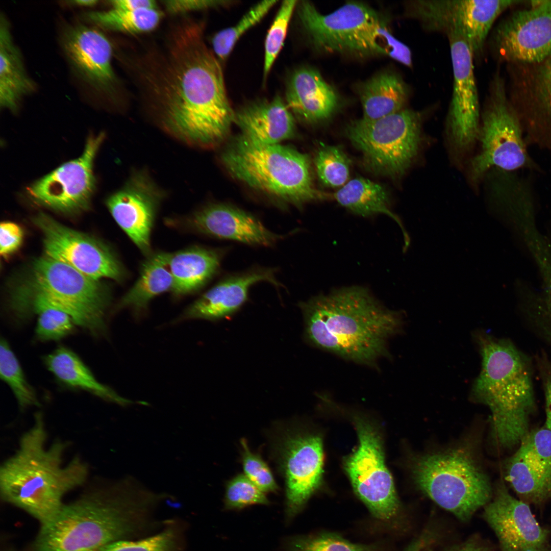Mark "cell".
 Masks as SVG:
<instances>
[{
  "mask_svg": "<svg viewBox=\"0 0 551 551\" xmlns=\"http://www.w3.org/2000/svg\"><path fill=\"white\" fill-rule=\"evenodd\" d=\"M173 21L161 45L127 57L138 94L164 129L191 145L206 146L227 135L235 112L220 61L204 39L203 22Z\"/></svg>",
  "mask_w": 551,
  "mask_h": 551,
  "instance_id": "6da1fadb",
  "label": "cell"
},
{
  "mask_svg": "<svg viewBox=\"0 0 551 551\" xmlns=\"http://www.w3.org/2000/svg\"><path fill=\"white\" fill-rule=\"evenodd\" d=\"M304 336L311 345L344 359L375 366L388 356V340L400 331L397 312L382 305L363 287L315 296L299 304Z\"/></svg>",
  "mask_w": 551,
  "mask_h": 551,
  "instance_id": "7a4b0ae2",
  "label": "cell"
},
{
  "mask_svg": "<svg viewBox=\"0 0 551 551\" xmlns=\"http://www.w3.org/2000/svg\"><path fill=\"white\" fill-rule=\"evenodd\" d=\"M122 482L93 486L64 504L41 524L33 551H98L147 528L156 498L147 493L128 492Z\"/></svg>",
  "mask_w": 551,
  "mask_h": 551,
  "instance_id": "3957f363",
  "label": "cell"
},
{
  "mask_svg": "<svg viewBox=\"0 0 551 551\" xmlns=\"http://www.w3.org/2000/svg\"><path fill=\"white\" fill-rule=\"evenodd\" d=\"M47 439L43 416L36 413L32 427L21 436L16 452L0 467L2 498L41 524L59 512L64 495L83 485L89 473L88 465L78 457L63 465L67 444L57 440L47 447Z\"/></svg>",
  "mask_w": 551,
  "mask_h": 551,
  "instance_id": "277c9868",
  "label": "cell"
},
{
  "mask_svg": "<svg viewBox=\"0 0 551 551\" xmlns=\"http://www.w3.org/2000/svg\"><path fill=\"white\" fill-rule=\"evenodd\" d=\"M482 370L472 394L490 410L491 435L503 449L518 446L531 431L535 398L531 375L522 356L509 342L486 334L478 337Z\"/></svg>",
  "mask_w": 551,
  "mask_h": 551,
  "instance_id": "5b68a950",
  "label": "cell"
},
{
  "mask_svg": "<svg viewBox=\"0 0 551 551\" xmlns=\"http://www.w3.org/2000/svg\"><path fill=\"white\" fill-rule=\"evenodd\" d=\"M221 160L233 178L281 201L299 206L330 197L315 189L308 156L293 148L261 144L241 135Z\"/></svg>",
  "mask_w": 551,
  "mask_h": 551,
  "instance_id": "8992f818",
  "label": "cell"
},
{
  "mask_svg": "<svg viewBox=\"0 0 551 551\" xmlns=\"http://www.w3.org/2000/svg\"><path fill=\"white\" fill-rule=\"evenodd\" d=\"M413 477L416 486L438 505L462 521L491 499L486 475L465 448L415 457Z\"/></svg>",
  "mask_w": 551,
  "mask_h": 551,
  "instance_id": "52a82bcc",
  "label": "cell"
},
{
  "mask_svg": "<svg viewBox=\"0 0 551 551\" xmlns=\"http://www.w3.org/2000/svg\"><path fill=\"white\" fill-rule=\"evenodd\" d=\"M477 142L479 151L470 159L468 170L473 185L478 184L493 168L510 172L530 163L520 119L498 71L490 82L481 113Z\"/></svg>",
  "mask_w": 551,
  "mask_h": 551,
  "instance_id": "ba28073f",
  "label": "cell"
},
{
  "mask_svg": "<svg viewBox=\"0 0 551 551\" xmlns=\"http://www.w3.org/2000/svg\"><path fill=\"white\" fill-rule=\"evenodd\" d=\"M423 119L421 112L405 108L375 120L353 121L345 132L370 170L399 178L419 153Z\"/></svg>",
  "mask_w": 551,
  "mask_h": 551,
  "instance_id": "9c48e42d",
  "label": "cell"
},
{
  "mask_svg": "<svg viewBox=\"0 0 551 551\" xmlns=\"http://www.w3.org/2000/svg\"><path fill=\"white\" fill-rule=\"evenodd\" d=\"M32 287L68 313L76 324L94 336L106 331L107 290L98 280L47 256L33 267Z\"/></svg>",
  "mask_w": 551,
  "mask_h": 551,
  "instance_id": "30bf717a",
  "label": "cell"
},
{
  "mask_svg": "<svg viewBox=\"0 0 551 551\" xmlns=\"http://www.w3.org/2000/svg\"><path fill=\"white\" fill-rule=\"evenodd\" d=\"M297 5L302 28L318 51L362 57L377 55L374 39L383 19L371 7L349 2L325 15L308 1Z\"/></svg>",
  "mask_w": 551,
  "mask_h": 551,
  "instance_id": "8fae6325",
  "label": "cell"
},
{
  "mask_svg": "<svg viewBox=\"0 0 551 551\" xmlns=\"http://www.w3.org/2000/svg\"><path fill=\"white\" fill-rule=\"evenodd\" d=\"M523 1L416 0L409 4L410 16L425 31L447 36L461 35L469 44L474 61L482 57L489 34L505 11Z\"/></svg>",
  "mask_w": 551,
  "mask_h": 551,
  "instance_id": "7c38bea8",
  "label": "cell"
},
{
  "mask_svg": "<svg viewBox=\"0 0 551 551\" xmlns=\"http://www.w3.org/2000/svg\"><path fill=\"white\" fill-rule=\"evenodd\" d=\"M359 444L344 466L354 490L377 518L388 521L399 509L392 477L385 462L381 438L364 418L355 419Z\"/></svg>",
  "mask_w": 551,
  "mask_h": 551,
  "instance_id": "4fadbf2b",
  "label": "cell"
},
{
  "mask_svg": "<svg viewBox=\"0 0 551 551\" xmlns=\"http://www.w3.org/2000/svg\"><path fill=\"white\" fill-rule=\"evenodd\" d=\"M447 37L453 83L446 116V136L450 155L460 163L477 142L481 110L471 48L460 35L453 34Z\"/></svg>",
  "mask_w": 551,
  "mask_h": 551,
  "instance_id": "5bb4252c",
  "label": "cell"
},
{
  "mask_svg": "<svg viewBox=\"0 0 551 551\" xmlns=\"http://www.w3.org/2000/svg\"><path fill=\"white\" fill-rule=\"evenodd\" d=\"M512 12L493 29L489 46L498 61L509 65L539 63L551 56V0L532 1Z\"/></svg>",
  "mask_w": 551,
  "mask_h": 551,
  "instance_id": "9a60e30c",
  "label": "cell"
},
{
  "mask_svg": "<svg viewBox=\"0 0 551 551\" xmlns=\"http://www.w3.org/2000/svg\"><path fill=\"white\" fill-rule=\"evenodd\" d=\"M274 444L285 483L286 512L291 518L320 486L322 478V440L318 435L288 428Z\"/></svg>",
  "mask_w": 551,
  "mask_h": 551,
  "instance_id": "2e32d148",
  "label": "cell"
},
{
  "mask_svg": "<svg viewBox=\"0 0 551 551\" xmlns=\"http://www.w3.org/2000/svg\"><path fill=\"white\" fill-rule=\"evenodd\" d=\"M43 235L46 256L62 262L95 280L121 281L123 269L106 244L69 228L43 213L33 219Z\"/></svg>",
  "mask_w": 551,
  "mask_h": 551,
  "instance_id": "e0dca14e",
  "label": "cell"
},
{
  "mask_svg": "<svg viewBox=\"0 0 551 551\" xmlns=\"http://www.w3.org/2000/svg\"><path fill=\"white\" fill-rule=\"evenodd\" d=\"M104 135L91 136L79 158L66 162L28 189L36 203L65 213L86 209L95 188L94 160Z\"/></svg>",
  "mask_w": 551,
  "mask_h": 551,
  "instance_id": "ac0fdd59",
  "label": "cell"
},
{
  "mask_svg": "<svg viewBox=\"0 0 551 551\" xmlns=\"http://www.w3.org/2000/svg\"><path fill=\"white\" fill-rule=\"evenodd\" d=\"M61 45L79 80L101 95L117 98L120 83L112 66V45L100 30L82 24L71 26L63 33Z\"/></svg>",
  "mask_w": 551,
  "mask_h": 551,
  "instance_id": "d6986e66",
  "label": "cell"
},
{
  "mask_svg": "<svg viewBox=\"0 0 551 551\" xmlns=\"http://www.w3.org/2000/svg\"><path fill=\"white\" fill-rule=\"evenodd\" d=\"M483 516L502 551H549V533L534 516L529 504L512 495L505 484L496 486Z\"/></svg>",
  "mask_w": 551,
  "mask_h": 551,
  "instance_id": "ffe728a7",
  "label": "cell"
},
{
  "mask_svg": "<svg viewBox=\"0 0 551 551\" xmlns=\"http://www.w3.org/2000/svg\"><path fill=\"white\" fill-rule=\"evenodd\" d=\"M163 196L147 172L138 171L106 201L115 221L147 256L152 253V230Z\"/></svg>",
  "mask_w": 551,
  "mask_h": 551,
  "instance_id": "44dd1931",
  "label": "cell"
},
{
  "mask_svg": "<svg viewBox=\"0 0 551 551\" xmlns=\"http://www.w3.org/2000/svg\"><path fill=\"white\" fill-rule=\"evenodd\" d=\"M506 479L519 499L540 504L551 499V432L531 431L506 463Z\"/></svg>",
  "mask_w": 551,
  "mask_h": 551,
  "instance_id": "7402d4cb",
  "label": "cell"
},
{
  "mask_svg": "<svg viewBox=\"0 0 551 551\" xmlns=\"http://www.w3.org/2000/svg\"><path fill=\"white\" fill-rule=\"evenodd\" d=\"M184 224L201 234L252 245L271 246L284 237L270 231L251 214L221 204L196 210L184 219Z\"/></svg>",
  "mask_w": 551,
  "mask_h": 551,
  "instance_id": "603a6c76",
  "label": "cell"
},
{
  "mask_svg": "<svg viewBox=\"0 0 551 551\" xmlns=\"http://www.w3.org/2000/svg\"><path fill=\"white\" fill-rule=\"evenodd\" d=\"M274 273L273 269L255 268L227 277L190 305L182 318L216 321L228 317L246 302L253 285L265 281L279 286Z\"/></svg>",
  "mask_w": 551,
  "mask_h": 551,
  "instance_id": "cb8c5ba5",
  "label": "cell"
},
{
  "mask_svg": "<svg viewBox=\"0 0 551 551\" xmlns=\"http://www.w3.org/2000/svg\"><path fill=\"white\" fill-rule=\"evenodd\" d=\"M286 101L297 117L307 122L315 123L331 117L338 109L341 99L318 70L305 67L290 76L286 87Z\"/></svg>",
  "mask_w": 551,
  "mask_h": 551,
  "instance_id": "d4e9b609",
  "label": "cell"
},
{
  "mask_svg": "<svg viewBox=\"0 0 551 551\" xmlns=\"http://www.w3.org/2000/svg\"><path fill=\"white\" fill-rule=\"evenodd\" d=\"M234 122L242 135L263 144H279L295 132L293 116L279 95L248 103L235 113Z\"/></svg>",
  "mask_w": 551,
  "mask_h": 551,
  "instance_id": "484cf974",
  "label": "cell"
},
{
  "mask_svg": "<svg viewBox=\"0 0 551 551\" xmlns=\"http://www.w3.org/2000/svg\"><path fill=\"white\" fill-rule=\"evenodd\" d=\"M220 249L194 246L168 254L175 297L194 293L217 272L223 256Z\"/></svg>",
  "mask_w": 551,
  "mask_h": 551,
  "instance_id": "4316f807",
  "label": "cell"
},
{
  "mask_svg": "<svg viewBox=\"0 0 551 551\" xmlns=\"http://www.w3.org/2000/svg\"><path fill=\"white\" fill-rule=\"evenodd\" d=\"M46 367L62 385L84 390L104 400L120 405L131 402L99 382L80 358L70 349L60 346L43 357Z\"/></svg>",
  "mask_w": 551,
  "mask_h": 551,
  "instance_id": "83f0119b",
  "label": "cell"
},
{
  "mask_svg": "<svg viewBox=\"0 0 551 551\" xmlns=\"http://www.w3.org/2000/svg\"><path fill=\"white\" fill-rule=\"evenodd\" d=\"M5 17L0 20V106L15 111L20 99L34 90Z\"/></svg>",
  "mask_w": 551,
  "mask_h": 551,
  "instance_id": "f1b7e54d",
  "label": "cell"
},
{
  "mask_svg": "<svg viewBox=\"0 0 551 551\" xmlns=\"http://www.w3.org/2000/svg\"><path fill=\"white\" fill-rule=\"evenodd\" d=\"M362 104V118L372 120L405 109L410 94L408 85L393 71L378 73L361 83L358 88Z\"/></svg>",
  "mask_w": 551,
  "mask_h": 551,
  "instance_id": "f546056e",
  "label": "cell"
},
{
  "mask_svg": "<svg viewBox=\"0 0 551 551\" xmlns=\"http://www.w3.org/2000/svg\"><path fill=\"white\" fill-rule=\"evenodd\" d=\"M173 285L168 253H151L143 262L138 280L121 298L118 307L130 308L136 314L142 313L155 297L171 291Z\"/></svg>",
  "mask_w": 551,
  "mask_h": 551,
  "instance_id": "4dcf8cb0",
  "label": "cell"
},
{
  "mask_svg": "<svg viewBox=\"0 0 551 551\" xmlns=\"http://www.w3.org/2000/svg\"><path fill=\"white\" fill-rule=\"evenodd\" d=\"M331 198L355 214L362 217L385 214L399 223L397 217L390 210L386 189L367 179L357 178L350 180L336 192L331 194Z\"/></svg>",
  "mask_w": 551,
  "mask_h": 551,
  "instance_id": "1f68e13d",
  "label": "cell"
},
{
  "mask_svg": "<svg viewBox=\"0 0 551 551\" xmlns=\"http://www.w3.org/2000/svg\"><path fill=\"white\" fill-rule=\"evenodd\" d=\"M162 16L158 8L123 10L111 8L107 11L86 12L84 17L101 29L134 34L155 30Z\"/></svg>",
  "mask_w": 551,
  "mask_h": 551,
  "instance_id": "d6a6232c",
  "label": "cell"
},
{
  "mask_svg": "<svg viewBox=\"0 0 551 551\" xmlns=\"http://www.w3.org/2000/svg\"><path fill=\"white\" fill-rule=\"evenodd\" d=\"M0 375L11 389L21 409L40 406L35 391L27 381L9 344L3 338L0 344Z\"/></svg>",
  "mask_w": 551,
  "mask_h": 551,
  "instance_id": "836d02e7",
  "label": "cell"
},
{
  "mask_svg": "<svg viewBox=\"0 0 551 551\" xmlns=\"http://www.w3.org/2000/svg\"><path fill=\"white\" fill-rule=\"evenodd\" d=\"M314 164L317 177L323 185L341 187L347 182L350 161L340 147L321 144L316 152Z\"/></svg>",
  "mask_w": 551,
  "mask_h": 551,
  "instance_id": "e575fe53",
  "label": "cell"
},
{
  "mask_svg": "<svg viewBox=\"0 0 551 551\" xmlns=\"http://www.w3.org/2000/svg\"><path fill=\"white\" fill-rule=\"evenodd\" d=\"M277 1H264L254 6L234 26L216 33L212 39L213 51L219 61L226 60L240 37L260 21Z\"/></svg>",
  "mask_w": 551,
  "mask_h": 551,
  "instance_id": "d590c367",
  "label": "cell"
},
{
  "mask_svg": "<svg viewBox=\"0 0 551 551\" xmlns=\"http://www.w3.org/2000/svg\"><path fill=\"white\" fill-rule=\"evenodd\" d=\"M295 0L282 2L265 42L263 76L265 79L283 45L289 23L297 6Z\"/></svg>",
  "mask_w": 551,
  "mask_h": 551,
  "instance_id": "8d00e7d4",
  "label": "cell"
},
{
  "mask_svg": "<svg viewBox=\"0 0 551 551\" xmlns=\"http://www.w3.org/2000/svg\"><path fill=\"white\" fill-rule=\"evenodd\" d=\"M265 493L260 490L244 474H238L226 485V509H240L253 505H268Z\"/></svg>",
  "mask_w": 551,
  "mask_h": 551,
  "instance_id": "74e56055",
  "label": "cell"
},
{
  "mask_svg": "<svg viewBox=\"0 0 551 551\" xmlns=\"http://www.w3.org/2000/svg\"><path fill=\"white\" fill-rule=\"evenodd\" d=\"M291 547L292 551H378L375 546L354 543L331 533L295 539Z\"/></svg>",
  "mask_w": 551,
  "mask_h": 551,
  "instance_id": "f35d334b",
  "label": "cell"
},
{
  "mask_svg": "<svg viewBox=\"0 0 551 551\" xmlns=\"http://www.w3.org/2000/svg\"><path fill=\"white\" fill-rule=\"evenodd\" d=\"M240 442L244 474L264 492H276L278 485L267 463L259 454L250 450L245 439H241Z\"/></svg>",
  "mask_w": 551,
  "mask_h": 551,
  "instance_id": "ab89813d",
  "label": "cell"
},
{
  "mask_svg": "<svg viewBox=\"0 0 551 551\" xmlns=\"http://www.w3.org/2000/svg\"><path fill=\"white\" fill-rule=\"evenodd\" d=\"M174 543L173 532L167 530L138 540L115 541L104 546L98 551H171Z\"/></svg>",
  "mask_w": 551,
  "mask_h": 551,
  "instance_id": "60d3db41",
  "label": "cell"
},
{
  "mask_svg": "<svg viewBox=\"0 0 551 551\" xmlns=\"http://www.w3.org/2000/svg\"><path fill=\"white\" fill-rule=\"evenodd\" d=\"M374 43L377 55L387 56L407 67H412V54L410 48L392 34L384 19L377 27Z\"/></svg>",
  "mask_w": 551,
  "mask_h": 551,
  "instance_id": "b9f144b4",
  "label": "cell"
},
{
  "mask_svg": "<svg viewBox=\"0 0 551 551\" xmlns=\"http://www.w3.org/2000/svg\"><path fill=\"white\" fill-rule=\"evenodd\" d=\"M232 2L211 0H167L162 1L166 11L174 15L229 5Z\"/></svg>",
  "mask_w": 551,
  "mask_h": 551,
  "instance_id": "7bdbcfd3",
  "label": "cell"
},
{
  "mask_svg": "<svg viewBox=\"0 0 551 551\" xmlns=\"http://www.w3.org/2000/svg\"><path fill=\"white\" fill-rule=\"evenodd\" d=\"M23 232L17 224L3 222L0 227V253L7 256L14 252L20 245Z\"/></svg>",
  "mask_w": 551,
  "mask_h": 551,
  "instance_id": "ee69618b",
  "label": "cell"
},
{
  "mask_svg": "<svg viewBox=\"0 0 551 551\" xmlns=\"http://www.w3.org/2000/svg\"><path fill=\"white\" fill-rule=\"evenodd\" d=\"M112 8L123 10L158 8L153 0H113L109 2Z\"/></svg>",
  "mask_w": 551,
  "mask_h": 551,
  "instance_id": "f6af8a7d",
  "label": "cell"
},
{
  "mask_svg": "<svg viewBox=\"0 0 551 551\" xmlns=\"http://www.w3.org/2000/svg\"><path fill=\"white\" fill-rule=\"evenodd\" d=\"M544 389L546 415L545 426L551 432V375L546 377Z\"/></svg>",
  "mask_w": 551,
  "mask_h": 551,
  "instance_id": "bcb514c9",
  "label": "cell"
},
{
  "mask_svg": "<svg viewBox=\"0 0 551 551\" xmlns=\"http://www.w3.org/2000/svg\"><path fill=\"white\" fill-rule=\"evenodd\" d=\"M449 551H489L485 546L473 540L458 545L450 549Z\"/></svg>",
  "mask_w": 551,
  "mask_h": 551,
  "instance_id": "7dc6e473",
  "label": "cell"
},
{
  "mask_svg": "<svg viewBox=\"0 0 551 551\" xmlns=\"http://www.w3.org/2000/svg\"><path fill=\"white\" fill-rule=\"evenodd\" d=\"M428 538L423 536L413 542L407 551H421L426 545Z\"/></svg>",
  "mask_w": 551,
  "mask_h": 551,
  "instance_id": "c3c4849f",
  "label": "cell"
},
{
  "mask_svg": "<svg viewBox=\"0 0 551 551\" xmlns=\"http://www.w3.org/2000/svg\"><path fill=\"white\" fill-rule=\"evenodd\" d=\"M98 1L96 0H76L67 2L70 5L79 7H93L97 5Z\"/></svg>",
  "mask_w": 551,
  "mask_h": 551,
  "instance_id": "681fc988",
  "label": "cell"
},
{
  "mask_svg": "<svg viewBox=\"0 0 551 551\" xmlns=\"http://www.w3.org/2000/svg\"><path fill=\"white\" fill-rule=\"evenodd\" d=\"M545 314L548 330L551 336V293L547 302Z\"/></svg>",
  "mask_w": 551,
  "mask_h": 551,
  "instance_id": "f907efd6",
  "label": "cell"
},
{
  "mask_svg": "<svg viewBox=\"0 0 551 551\" xmlns=\"http://www.w3.org/2000/svg\"><path fill=\"white\" fill-rule=\"evenodd\" d=\"M429 551H432V550H429Z\"/></svg>",
  "mask_w": 551,
  "mask_h": 551,
  "instance_id": "816d5d0a",
  "label": "cell"
}]
</instances>
